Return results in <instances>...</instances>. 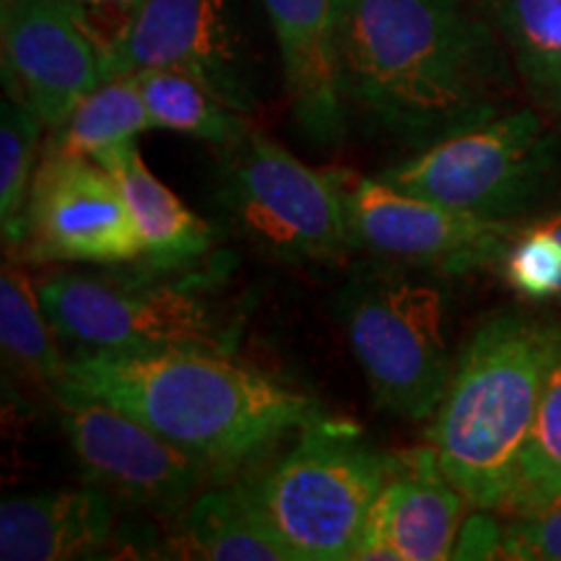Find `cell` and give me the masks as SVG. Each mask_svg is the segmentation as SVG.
Returning a JSON list of instances; mask_svg holds the SVG:
<instances>
[{"instance_id":"6da1fadb","label":"cell","mask_w":561,"mask_h":561,"mask_svg":"<svg viewBox=\"0 0 561 561\" xmlns=\"http://www.w3.org/2000/svg\"><path fill=\"white\" fill-rule=\"evenodd\" d=\"M348 115L413 153L512 110L515 66L473 0H341Z\"/></svg>"},{"instance_id":"7a4b0ae2","label":"cell","mask_w":561,"mask_h":561,"mask_svg":"<svg viewBox=\"0 0 561 561\" xmlns=\"http://www.w3.org/2000/svg\"><path fill=\"white\" fill-rule=\"evenodd\" d=\"M58 388L115 405L210 468L328 416L307 392L208 348L81 351Z\"/></svg>"},{"instance_id":"3957f363","label":"cell","mask_w":561,"mask_h":561,"mask_svg":"<svg viewBox=\"0 0 561 561\" xmlns=\"http://www.w3.org/2000/svg\"><path fill=\"white\" fill-rule=\"evenodd\" d=\"M561 325L502 312L460 351L430 426V445L455 489L479 512H502L536 421Z\"/></svg>"},{"instance_id":"277c9868","label":"cell","mask_w":561,"mask_h":561,"mask_svg":"<svg viewBox=\"0 0 561 561\" xmlns=\"http://www.w3.org/2000/svg\"><path fill=\"white\" fill-rule=\"evenodd\" d=\"M437 273L371 257L348 273L333 307L380 411L426 421L453 377L447 294Z\"/></svg>"},{"instance_id":"5b68a950","label":"cell","mask_w":561,"mask_h":561,"mask_svg":"<svg viewBox=\"0 0 561 561\" xmlns=\"http://www.w3.org/2000/svg\"><path fill=\"white\" fill-rule=\"evenodd\" d=\"M390 460L356 424L322 416L271 471L242 486L289 561H354Z\"/></svg>"},{"instance_id":"8992f818","label":"cell","mask_w":561,"mask_h":561,"mask_svg":"<svg viewBox=\"0 0 561 561\" xmlns=\"http://www.w3.org/2000/svg\"><path fill=\"white\" fill-rule=\"evenodd\" d=\"M377 178L483 219H523L561 191V121L538 107L507 110Z\"/></svg>"},{"instance_id":"52a82bcc","label":"cell","mask_w":561,"mask_h":561,"mask_svg":"<svg viewBox=\"0 0 561 561\" xmlns=\"http://www.w3.org/2000/svg\"><path fill=\"white\" fill-rule=\"evenodd\" d=\"M216 203L227 227L278 263L333 265L354 252L339 170H314L265 133L221 149Z\"/></svg>"},{"instance_id":"ba28073f","label":"cell","mask_w":561,"mask_h":561,"mask_svg":"<svg viewBox=\"0 0 561 561\" xmlns=\"http://www.w3.org/2000/svg\"><path fill=\"white\" fill-rule=\"evenodd\" d=\"M37 294L60 339L83 351L234 348L237 328L178 284L60 271L37 280Z\"/></svg>"},{"instance_id":"9c48e42d","label":"cell","mask_w":561,"mask_h":561,"mask_svg":"<svg viewBox=\"0 0 561 561\" xmlns=\"http://www.w3.org/2000/svg\"><path fill=\"white\" fill-rule=\"evenodd\" d=\"M53 398L83 476L115 502L174 517L206 486V460L125 411L68 388Z\"/></svg>"},{"instance_id":"30bf717a","label":"cell","mask_w":561,"mask_h":561,"mask_svg":"<svg viewBox=\"0 0 561 561\" xmlns=\"http://www.w3.org/2000/svg\"><path fill=\"white\" fill-rule=\"evenodd\" d=\"M354 250L377 261L432 271L437 276L494 265L515 221L483 219L437 201L398 191L380 178L339 170Z\"/></svg>"},{"instance_id":"8fae6325","label":"cell","mask_w":561,"mask_h":561,"mask_svg":"<svg viewBox=\"0 0 561 561\" xmlns=\"http://www.w3.org/2000/svg\"><path fill=\"white\" fill-rule=\"evenodd\" d=\"M16 248L34 263L123 265L144 244L117 180L96 159L45 144Z\"/></svg>"},{"instance_id":"7c38bea8","label":"cell","mask_w":561,"mask_h":561,"mask_svg":"<svg viewBox=\"0 0 561 561\" xmlns=\"http://www.w3.org/2000/svg\"><path fill=\"white\" fill-rule=\"evenodd\" d=\"M5 94L24 102L47 130L112 79L110 55L73 0H3L0 16Z\"/></svg>"},{"instance_id":"4fadbf2b","label":"cell","mask_w":561,"mask_h":561,"mask_svg":"<svg viewBox=\"0 0 561 561\" xmlns=\"http://www.w3.org/2000/svg\"><path fill=\"white\" fill-rule=\"evenodd\" d=\"M178 68L198 76L231 107H255V70L234 0H146L110 50V73Z\"/></svg>"},{"instance_id":"5bb4252c","label":"cell","mask_w":561,"mask_h":561,"mask_svg":"<svg viewBox=\"0 0 561 561\" xmlns=\"http://www.w3.org/2000/svg\"><path fill=\"white\" fill-rule=\"evenodd\" d=\"M466 507L471 504L442 471L432 445L392 453L356 561L453 559Z\"/></svg>"},{"instance_id":"9a60e30c","label":"cell","mask_w":561,"mask_h":561,"mask_svg":"<svg viewBox=\"0 0 561 561\" xmlns=\"http://www.w3.org/2000/svg\"><path fill=\"white\" fill-rule=\"evenodd\" d=\"M261 3L276 34L294 123L312 144H341L348 130L339 73L341 0Z\"/></svg>"},{"instance_id":"2e32d148","label":"cell","mask_w":561,"mask_h":561,"mask_svg":"<svg viewBox=\"0 0 561 561\" xmlns=\"http://www.w3.org/2000/svg\"><path fill=\"white\" fill-rule=\"evenodd\" d=\"M115 536L107 491L55 489L0 504V559L66 561L96 557Z\"/></svg>"},{"instance_id":"e0dca14e","label":"cell","mask_w":561,"mask_h":561,"mask_svg":"<svg viewBox=\"0 0 561 561\" xmlns=\"http://www.w3.org/2000/svg\"><path fill=\"white\" fill-rule=\"evenodd\" d=\"M96 161L121 185L149 268L178 271L208 255L216 240L214 229L146 167L136 140L112 146Z\"/></svg>"},{"instance_id":"ac0fdd59","label":"cell","mask_w":561,"mask_h":561,"mask_svg":"<svg viewBox=\"0 0 561 561\" xmlns=\"http://www.w3.org/2000/svg\"><path fill=\"white\" fill-rule=\"evenodd\" d=\"M170 559L203 561H289L252 507L248 491L210 489L174 515L164 553Z\"/></svg>"},{"instance_id":"d6986e66","label":"cell","mask_w":561,"mask_h":561,"mask_svg":"<svg viewBox=\"0 0 561 561\" xmlns=\"http://www.w3.org/2000/svg\"><path fill=\"white\" fill-rule=\"evenodd\" d=\"M533 107L561 121V0H486Z\"/></svg>"},{"instance_id":"ffe728a7","label":"cell","mask_w":561,"mask_h":561,"mask_svg":"<svg viewBox=\"0 0 561 561\" xmlns=\"http://www.w3.org/2000/svg\"><path fill=\"white\" fill-rule=\"evenodd\" d=\"M153 128L198 138L216 149H229L250 136L248 112L231 107L198 76L178 68H151L136 73Z\"/></svg>"},{"instance_id":"44dd1931","label":"cell","mask_w":561,"mask_h":561,"mask_svg":"<svg viewBox=\"0 0 561 561\" xmlns=\"http://www.w3.org/2000/svg\"><path fill=\"white\" fill-rule=\"evenodd\" d=\"M55 339L60 335L42 307L37 284L19 261H5L0 273V343L5 367L34 388L55 390L68 364Z\"/></svg>"},{"instance_id":"7402d4cb","label":"cell","mask_w":561,"mask_h":561,"mask_svg":"<svg viewBox=\"0 0 561 561\" xmlns=\"http://www.w3.org/2000/svg\"><path fill=\"white\" fill-rule=\"evenodd\" d=\"M153 128L136 76H115L94 89L47 144L73 157L96 159L112 146L128 144Z\"/></svg>"},{"instance_id":"603a6c76","label":"cell","mask_w":561,"mask_h":561,"mask_svg":"<svg viewBox=\"0 0 561 561\" xmlns=\"http://www.w3.org/2000/svg\"><path fill=\"white\" fill-rule=\"evenodd\" d=\"M561 500V341L546 375L541 403L502 515H525Z\"/></svg>"},{"instance_id":"cb8c5ba5","label":"cell","mask_w":561,"mask_h":561,"mask_svg":"<svg viewBox=\"0 0 561 561\" xmlns=\"http://www.w3.org/2000/svg\"><path fill=\"white\" fill-rule=\"evenodd\" d=\"M494 268L523 299L561 310V210L512 229Z\"/></svg>"},{"instance_id":"d4e9b609","label":"cell","mask_w":561,"mask_h":561,"mask_svg":"<svg viewBox=\"0 0 561 561\" xmlns=\"http://www.w3.org/2000/svg\"><path fill=\"white\" fill-rule=\"evenodd\" d=\"M45 123L34 112L5 94L0 102V227L3 240L16 248L34 180V161Z\"/></svg>"},{"instance_id":"484cf974","label":"cell","mask_w":561,"mask_h":561,"mask_svg":"<svg viewBox=\"0 0 561 561\" xmlns=\"http://www.w3.org/2000/svg\"><path fill=\"white\" fill-rule=\"evenodd\" d=\"M500 559L561 561V500L525 515H510L502 525Z\"/></svg>"},{"instance_id":"4316f807","label":"cell","mask_w":561,"mask_h":561,"mask_svg":"<svg viewBox=\"0 0 561 561\" xmlns=\"http://www.w3.org/2000/svg\"><path fill=\"white\" fill-rule=\"evenodd\" d=\"M144 3L146 0H73L83 24L89 26V32L94 34L107 55L130 30L133 19L138 16Z\"/></svg>"}]
</instances>
